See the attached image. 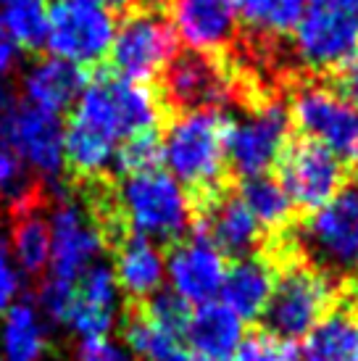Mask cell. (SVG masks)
I'll use <instances>...</instances> for the list:
<instances>
[{"mask_svg": "<svg viewBox=\"0 0 358 361\" xmlns=\"http://www.w3.org/2000/svg\"><path fill=\"white\" fill-rule=\"evenodd\" d=\"M161 153L169 174L187 190L192 209H200L214 195L229 188L224 137L227 114L221 111H195L179 114L163 121Z\"/></svg>", "mask_w": 358, "mask_h": 361, "instance_id": "obj_1", "label": "cell"}, {"mask_svg": "<svg viewBox=\"0 0 358 361\" xmlns=\"http://www.w3.org/2000/svg\"><path fill=\"white\" fill-rule=\"evenodd\" d=\"M113 209L121 230L145 240L179 243L195 224L187 190L166 171H142L113 182Z\"/></svg>", "mask_w": 358, "mask_h": 361, "instance_id": "obj_2", "label": "cell"}, {"mask_svg": "<svg viewBox=\"0 0 358 361\" xmlns=\"http://www.w3.org/2000/svg\"><path fill=\"white\" fill-rule=\"evenodd\" d=\"M288 114L292 132L324 145L345 166H358V106L319 77H295L290 82Z\"/></svg>", "mask_w": 358, "mask_h": 361, "instance_id": "obj_3", "label": "cell"}, {"mask_svg": "<svg viewBox=\"0 0 358 361\" xmlns=\"http://www.w3.org/2000/svg\"><path fill=\"white\" fill-rule=\"evenodd\" d=\"M163 121L179 114L224 111L235 103V82L224 56L200 51H182L150 82Z\"/></svg>", "mask_w": 358, "mask_h": 361, "instance_id": "obj_4", "label": "cell"}, {"mask_svg": "<svg viewBox=\"0 0 358 361\" xmlns=\"http://www.w3.org/2000/svg\"><path fill=\"white\" fill-rule=\"evenodd\" d=\"M295 245L306 264L332 280L358 274V180L345 182L324 206L300 221Z\"/></svg>", "mask_w": 358, "mask_h": 361, "instance_id": "obj_5", "label": "cell"}, {"mask_svg": "<svg viewBox=\"0 0 358 361\" xmlns=\"http://www.w3.org/2000/svg\"><path fill=\"white\" fill-rule=\"evenodd\" d=\"M335 293L338 285L329 274L306 261H292L282 269V274H277L261 319L266 322L268 332L298 341L332 311Z\"/></svg>", "mask_w": 358, "mask_h": 361, "instance_id": "obj_6", "label": "cell"}, {"mask_svg": "<svg viewBox=\"0 0 358 361\" xmlns=\"http://www.w3.org/2000/svg\"><path fill=\"white\" fill-rule=\"evenodd\" d=\"M227 137H224V156L232 174L256 177L268 174L271 166H277L285 145L292 137L288 101L271 98V101L253 106V109L237 111V116H227Z\"/></svg>", "mask_w": 358, "mask_h": 361, "instance_id": "obj_7", "label": "cell"}, {"mask_svg": "<svg viewBox=\"0 0 358 361\" xmlns=\"http://www.w3.org/2000/svg\"><path fill=\"white\" fill-rule=\"evenodd\" d=\"M177 51L179 35L169 13L135 8L121 16V24L113 32L106 66L124 80L150 85Z\"/></svg>", "mask_w": 358, "mask_h": 361, "instance_id": "obj_8", "label": "cell"}, {"mask_svg": "<svg viewBox=\"0 0 358 361\" xmlns=\"http://www.w3.org/2000/svg\"><path fill=\"white\" fill-rule=\"evenodd\" d=\"M56 201L50 211V277H58L66 282H77L82 271L92 261H98L106 232L100 227L95 211L90 209L87 198L80 188L61 185L53 190Z\"/></svg>", "mask_w": 358, "mask_h": 361, "instance_id": "obj_9", "label": "cell"}, {"mask_svg": "<svg viewBox=\"0 0 358 361\" xmlns=\"http://www.w3.org/2000/svg\"><path fill=\"white\" fill-rule=\"evenodd\" d=\"M290 37L295 69L311 77L338 74L358 48V24L342 6H311Z\"/></svg>", "mask_w": 358, "mask_h": 361, "instance_id": "obj_10", "label": "cell"}, {"mask_svg": "<svg viewBox=\"0 0 358 361\" xmlns=\"http://www.w3.org/2000/svg\"><path fill=\"white\" fill-rule=\"evenodd\" d=\"M113 16L95 0H56L48 13V48L77 66H100L113 42Z\"/></svg>", "mask_w": 358, "mask_h": 361, "instance_id": "obj_11", "label": "cell"}, {"mask_svg": "<svg viewBox=\"0 0 358 361\" xmlns=\"http://www.w3.org/2000/svg\"><path fill=\"white\" fill-rule=\"evenodd\" d=\"M277 169L279 185L288 192L292 209L309 214L324 206L348 182L345 164L338 156H332L324 145L309 137H295V132L279 156Z\"/></svg>", "mask_w": 358, "mask_h": 361, "instance_id": "obj_12", "label": "cell"}, {"mask_svg": "<svg viewBox=\"0 0 358 361\" xmlns=\"http://www.w3.org/2000/svg\"><path fill=\"white\" fill-rule=\"evenodd\" d=\"M13 145V151L27 161V166L35 171V177L50 190L63 185V124L56 114L35 109L30 103L16 106L6 124V137Z\"/></svg>", "mask_w": 358, "mask_h": 361, "instance_id": "obj_13", "label": "cell"}, {"mask_svg": "<svg viewBox=\"0 0 358 361\" xmlns=\"http://www.w3.org/2000/svg\"><path fill=\"white\" fill-rule=\"evenodd\" d=\"M224 274H227L224 253L200 230H190L187 238L174 243L166 256L169 290L187 306L216 301Z\"/></svg>", "mask_w": 358, "mask_h": 361, "instance_id": "obj_14", "label": "cell"}, {"mask_svg": "<svg viewBox=\"0 0 358 361\" xmlns=\"http://www.w3.org/2000/svg\"><path fill=\"white\" fill-rule=\"evenodd\" d=\"M192 230H200L224 256L232 259L253 256L264 240V227L232 188H224L209 203L195 209Z\"/></svg>", "mask_w": 358, "mask_h": 361, "instance_id": "obj_15", "label": "cell"}, {"mask_svg": "<svg viewBox=\"0 0 358 361\" xmlns=\"http://www.w3.org/2000/svg\"><path fill=\"white\" fill-rule=\"evenodd\" d=\"M169 16L192 51L224 56L240 37L235 0H174Z\"/></svg>", "mask_w": 358, "mask_h": 361, "instance_id": "obj_16", "label": "cell"}, {"mask_svg": "<svg viewBox=\"0 0 358 361\" xmlns=\"http://www.w3.org/2000/svg\"><path fill=\"white\" fill-rule=\"evenodd\" d=\"M90 69H82L77 63H69L63 59H45L37 61L21 80L24 101L42 109L48 114H63L74 106V101L87 87Z\"/></svg>", "mask_w": 358, "mask_h": 361, "instance_id": "obj_17", "label": "cell"}, {"mask_svg": "<svg viewBox=\"0 0 358 361\" xmlns=\"http://www.w3.org/2000/svg\"><path fill=\"white\" fill-rule=\"evenodd\" d=\"M113 274L119 290L127 293L132 301H150L166 282V256L153 240L137 235H121L113 259Z\"/></svg>", "mask_w": 358, "mask_h": 361, "instance_id": "obj_18", "label": "cell"}, {"mask_svg": "<svg viewBox=\"0 0 358 361\" xmlns=\"http://www.w3.org/2000/svg\"><path fill=\"white\" fill-rule=\"evenodd\" d=\"M48 190L11 209V256L21 274L40 277L50 264Z\"/></svg>", "mask_w": 358, "mask_h": 361, "instance_id": "obj_19", "label": "cell"}, {"mask_svg": "<svg viewBox=\"0 0 358 361\" xmlns=\"http://www.w3.org/2000/svg\"><path fill=\"white\" fill-rule=\"evenodd\" d=\"M274 282H277V269L271 261L261 256H245L227 267L219 301L235 311L242 322L261 319L274 290Z\"/></svg>", "mask_w": 358, "mask_h": 361, "instance_id": "obj_20", "label": "cell"}, {"mask_svg": "<svg viewBox=\"0 0 358 361\" xmlns=\"http://www.w3.org/2000/svg\"><path fill=\"white\" fill-rule=\"evenodd\" d=\"M187 348L209 359H235L240 343L245 341V322L221 301H211L190 311L185 327Z\"/></svg>", "mask_w": 358, "mask_h": 361, "instance_id": "obj_21", "label": "cell"}, {"mask_svg": "<svg viewBox=\"0 0 358 361\" xmlns=\"http://www.w3.org/2000/svg\"><path fill=\"white\" fill-rule=\"evenodd\" d=\"M48 353L45 319L32 301H16L0 324V361H42Z\"/></svg>", "mask_w": 358, "mask_h": 361, "instance_id": "obj_22", "label": "cell"}, {"mask_svg": "<svg viewBox=\"0 0 358 361\" xmlns=\"http://www.w3.org/2000/svg\"><path fill=\"white\" fill-rule=\"evenodd\" d=\"M124 345L137 361H187L190 348L185 332L148 317L142 309L132 311L124 324Z\"/></svg>", "mask_w": 358, "mask_h": 361, "instance_id": "obj_23", "label": "cell"}, {"mask_svg": "<svg viewBox=\"0 0 358 361\" xmlns=\"http://www.w3.org/2000/svg\"><path fill=\"white\" fill-rule=\"evenodd\" d=\"M303 361H358V314L329 311L306 335Z\"/></svg>", "mask_w": 358, "mask_h": 361, "instance_id": "obj_24", "label": "cell"}, {"mask_svg": "<svg viewBox=\"0 0 358 361\" xmlns=\"http://www.w3.org/2000/svg\"><path fill=\"white\" fill-rule=\"evenodd\" d=\"M237 195L259 219L264 232H282L292 221V203H290L285 188L271 174H256L242 177L237 182Z\"/></svg>", "mask_w": 358, "mask_h": 361, "instance_id": "obj_25", "label": "cell"}, {"mask_svg": "<svg viewBox=\"0 0 358 361\" xmlns=\"http://www.w3.org/2000/svg\"><path fill=\"white\" fill-rule=\"evenodd\" d=\"M240 30L268 37H288L306 13V0H235Z\"/></svg>", "mask_w": 358, "mask_h": 361, "instance_id": "obj_26", "label": "cell"}, {"mask_svg": "<svg viewBox=\"0 0 358 361\" xmlns=\"http://www.w3.org/2000/svg\"><path fill=\"white\" fill-rule=\"evenodd\" d=\"M3 27L11 40L27 53H42L48 45V11L45 0H0Z\"/></svg>", "mask_w": 358, "mask_h": 361, "instance_id": "obj_27", "label": "cell"}, {"mask_svg": "<svg viewBox=\"0 0 358 361\" xmlns=\"http://www.w3.org/2000/svg\"><path fill=\"white\" fill-rule=\"evenodd\" d=\"M45 190L48 188L35 177V171L13 151V145L8 140H0V195L8 201L11 209L32 201Z\"/></svg>", "mask_w": 358, "mask_h": 361, "instance_id": "obj_28", "label": "cell"}, {"mask_svg": "<svg viewBox=\"0 0 358 361\" xmlns=\"http://www.w3.org/2000/svg\"><path fill=\"white\" fill-rule=\"evenodd\" d=\"M161 159V132L145 130L119 142L116 156H113V177H130V174H142V171H156Z\"/></svg>", "mask_w": 358, "mask_h": 361, "instance_id": "obj_29", "label": "cell"}, {"mask_svg": "<svg viewBox=\"0 0 358 361\" xmlns=\"http://www.w3.org/2000/svg\"><path fill=\"white\" fill-rule=\"evenodd\" d=\"M119 282H116L113 267L109 261H92L87 269L77 277V301L85 303V306L119 314Z\"/></svg>", "mask_w": 358, "mask_h": 361, "instance_id": "obj_30", "label": "cell"}, {"mask_svg": "<svg viewBox=\"0 0 358 361\" xmlns=\"http://www.w3.org/2000/svg\"><path fill=\"white\" fill-rule=\"evenodd\" d=\"M232 361H303V351L298 341L264 330L245 335Z\"/></svg>", "mask_w": 358, "mask_h": 361, "instance_id": "obj_31", "label": "cell"}, {"mask_svg": "<svg viewBox=\"0 0 358 361\" xmlns=\"http://www.w3.org/2000/svg\"><path fill=\"white\" fill-rule=\"evenodd\" d=\"M35 306L42 314V319L53 322V324H69L71 311L77 306V282H66L48 274L37 290Z\"/></svg>", "mask_w": 358, "mask_h": 361, "instance_id": "obj_32", "label": "cell"}, {"mask_svg": "<svg viewBox=\"0 0 358 361\" xmlns=\"http://www.w3.org/2000/svg\"><path fill=\"white\" fill-rule=\"evenodd\" d=\"M21 288H24V274L11 256L8 243L0 240V314H6L19 301Z\"/></svg>", "mask_w": 358, "mask_h": 361, "instance_id": "obj_33", "label": "cell"}, {"mask_svg": "<svg viewBox=\"0 0 358 361\" xmlns=\"http://www.w3.org/2000/svg\"><path fill=\"white\" fill-rule=\"evenodd\" d=\"M77 361H137L130 353L124 343H116L111 338H100V341H82Z\"/></svg>", "mask_w": 358, "mask_h": 361, "instance_id": "obj_34", "label": "cell"}, {"mask_svg": "<svg viewBox=\"0 0 358 361\" xmlns=\"http://www.w3.org/2000/svg\"><path fill=\"white\" fill-rule=\"evenodd\" d=\"M335 77H338V82H332V85H335L348 101H353L358 106V48L353 51V56L345 61V66H342Z\"/></svg>", "mask_w": 358, "mask_h": 361, "instance_id": "obj_35", "label": "cell"}, {"mask_svg": "<svg viewBox=\"0 0 358 361\" xmlns=\"http://www.w3.org/2000/svg\"><path fill=\"white\" fill-rule=\"evenodd\" d=\"M16 56H19V45L11 40L8 30L0 21V77H8L13 66H16Z\"/></svg>", "mask_w": 358, "mask_h": 361, "instance_id": "obj_36", "label": "cell"}, {"mask_svg": "<svg viewBox=\"0 0 358 361\" xmlns=\"http://www.w3.org/2000/svg\"><path fill=\"white\" fill-rule=\"evenodd\" d=\"M100 8H106L111 16H127L137 8V0H95Z\"/></svg>", "mask_w": 358, "mask_h": 361, "instance_id": "obj_37", "label": "cell"}, {"mask_svg": "<svg viewBox=\"0 0 358 361\" xmlns=\"http://www.w3.org/2000/svg\"><path fill=\"white\" fill-rule=\"evenodd\" d=\"M171 3H174V0H137V8L163 11V13H169V11H171Z\"/></svg>", "mask_w": 358, "mask_h": 361, "instance_id": "obj_38", "label": "cell"}, {"mask_svg": "<svg viewBox=\"0 0 358 361\" xmlns=\"http://www.w3.org/2000/svg\"><path fill=\"white\" fill-rule=\"evenodd\" d=\"M340 6H342V8L348 11V13H350V19H353V21H356V24H358V0H342Z\"/></svg>", "mask_w": 358, "mask_h": 361, "instance_id": "obj_39", "label": "cell"}, {"mask_svg": "<svg viewBox=\"0 0 358 361\" xmlns=\"http://www.w3.org/2000/svg\"><path fill=\"white\" fill-rule=\"evenodd\" d=\"M306 3H311V6H340L342 0H306Z\"/></svg>", "mask_w": 358, "mask_h": 361, "instance_id": "obj_40", "label": "cell"}, {"mask_svg": "<svg viewBox=\"0 0 358 361\" xmlns=\"http://www.w3.org/2000/svg\"><path fill=\"white\" fill-rule=\"evenodd\" d=\"M187 361H232V359H209V356H198V353H190Z\"/></svg>", "mask_w": 358, "mask_h": 361, "instance_id": "obj_41", "label": "cell"}, {"mask_svg": "<svg viewBox=\"0 0 358 361\" xmlns=\"http://www.w3.org/2000/svg\"><path fill=\"white\" fill-rule=\"evenodd\" d=\"M356 314H358V285H356Z\"/></svg>", "mask_w": 358, "mask_h": 361, "instance_id": "obj_42", "label": "cell"}]
</instances>
